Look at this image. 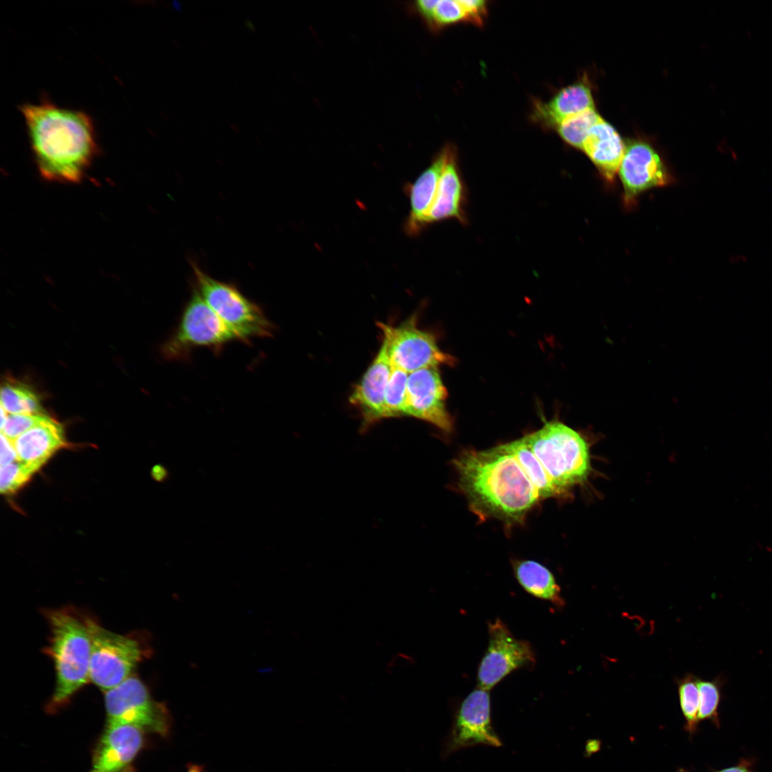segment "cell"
Segmentation results:
<instances>
[{"instance_id": "14", "label": "cell", "mask_w": 772, "mask_h": 772, "mask_svg": "<svg viewBox=\"0 0 772 772\" xmlns=\"http://www.w3.org/2000/svg\"><path fill=\"white\" fill-rule=\"evenodd\" d=\"M144 731L130 725L107 726L94 750L89 772H133L144 746Z\"/></svg>"}, {"instance_id": "16", "label": "cell", "mask_w": 772, "mask_h": 772, "mask_svg": "<svg viewBox=\"0 0 772 772\" xmlns=\"http://www.w3.org/2000/svg\"><path fill=\"white\" fill-rule=\"evenodd\" d=\"M455 149L445 145L430 164L412 183L405 187L410 202V214L405 223L407 235L414 237L427 227V217L433 204L443 169Z\"/></svg>"}, {"instance_id": "19", "label": "cell", "mask_w": 772, "mask_h": 772, "mask_svg": "<svg viewBox=\"0 0 772 772\" xmlns=\"http://www.w3.org/2000/svg\"><path fill=\"white\" fill-rule=\"evenodd\" d=\"M13 441L18 460L34 472L66 445L62 425L47 415Z\"/></svg>"}, {"instance_id": "34", "label": "cell", "mask_w": 772, "mask_h": 772, "mask_svg": "<svg viewBox=\"0 0 772 772\" xmlns=\"http://www.w3.org/2000/svg\"><path fill=\"white\" fill-rule=\"evenodd\" d=\"M717 772H752L743 762L739 765L728 767Z\"/></svg>"}, {"instance_id": "3", "label": "cell", "mask_w": 772, "mask_h": 772, "mask_svg": "<svg viewBox=\"0 0 772 772\" xmlns=\"http://www.w3.org/2000/svg\"><path fill=\"white\" fill-rule=\"evenodd\" d=\"M50 639L47 653L55 668L56 685L49 703L57 708L89 679L91 641L84 617L64 608L44 612Z\"/></svg>"}, {"instance_id": "22", "label": "cell", "mask_w": 772, "mask_h": 772, "mask_svg": "<svg viewBox=\"0 0 772 772\" xmlns=\"http://www.w3.org/2000/svg\"><path fill=\"white\" fill-rule=\"evenodd\" d=\"M1 407L9 414H43L39 395L18 380H7L1 385Z\"/></svg>"}, {"instance_id": "37", "label": "cell", "mask_w": 772, "mask_h": 772, "mask_svg": "<svg viewBox=\"0 0 772 772\" xmlns=\"http://www.w3.org/2000/svg\"><path fill=\"white\" fill-rule=\"evenodd\" d=\"M677 772H688V771H686V770H684V769H682V768H681V769H680L679 771H678Z\"/></svg>"}, {"instance_id": "15", "label": "cell", "mask_w": 772, "mask_h": 772, "mask_svg": "<svg viewBox=\"0 0 772 772\" xmlns=\"http://www.w3.org/2000/svg\"><path fill=\"white\" fill-rule=\"evenodd\" d=\"M392 367L386 345L382 342L377 355L349 399L361 413L363 430L383 419L385 395Z\"/></svg>"}, {"instance_id": "8", "label": "cell", "mask_w": 772, "mask_h": 772, "mask_svg": "<svg viewBox=\"0 0 772 772\" xmlns=\"http://www.w3.org/2000/svg\"><path fill=\"white\" fill-rule=\"evenodd\" d=\"M84 619L91 641L89 679L105 692L132 676L144 652L137 639Z\"/></svg>"}, {"instance_id": "18", "label": "cell", "mask_w": 772, "mask_h": 772, "mask_svg": "<svg viewBox=\"0 0 772 772\" xmlns=\"http://www.w3.org/2000/svg\"><path fill=\"white\" fill-rule=\"evenodd\" d=\"M595 109L591 89L580 80L558 91L549 101L534 103L532 119L548 128H557L567 119Z\"/></svg>"}, {"instance_id": "36", "label": "cell", "mask_w": 772, "mask_h": 772, "mask_svg": "<svg viewBox=\"0 0 772 772\" xmlns=\"http://www.w3.org/2000/svg\"><path fill=\"white\" fill-rule=\"evenodd\" d=\"M8 412L2 407H1V428L4 426L8 417Z\"/></svg>"}, {"instance_id": "5", "label": "cell", "mask_w": 772, "mask_h": 772, "mask_svg": "<svg viewBox=\"0 0 772 772\" xmlns=\"http://www.w3.org/2000/svg\"><path fill=\"white\" fill-rule=\"evenodd\" d=\"M199 293L236 336L237 340L249 343L252 338L269 337L274 325L262 308L246 297L234 284L220 282L191 263Z\"/></svg>"}, {"instance_id": "13", "label": "cell", "mask_w": 772, "mask_h": 772, "mask_svg": "<svg viewBox=\"0 0 772 772\" xmlns=\"http://www.w3.org/2000/svg\"><path fill=\"white\" fill-rule=\"evenodd\" d=\"M447 390L437 367L409 373L405 415L426 421L449 432L452 417L446 407Z\"/></svg>"}, {"instance_id": "1", "label": "cell", "mask_w": 772, "mask_h": 772, "mask_svg": "<svg viewBox=\"0 0 772 772\" xmlns=\"http://www.w3.org/2000/svg\"><path fill=\"white\" fill-rule=\"evenodd\" d=\"M20 109L40 176L51 182L79 183L97 153L91 117L48 102Z\"/></svg>"}, {"instance_id": "11", "label": "cell", "mask_w": 772, "mask_h": 772, "mask_svg": "<svg viewBox=\"0 0 772 772\" xmlns=\"http://www.w3.org/2000/svg\"><path fill=\"white\" fill-rule=\"evenodd\" d=\"M618 173L623 187V204L628 209L645 192L675 181L658 150L642 139H633L625 144Z\"/></svg>"}, {"instance_id": "6", "label": "cell", "mask_w": 772, "mask_h": 772, "mask_svg": "<svg viewBox=\"0 0 772 772\" xmlns=\"http://www.w3.org/2000/svg\"><path fill=\"white\" fill-rule=\"evenodd\" d=\"M236 340L194 287L176 330L163 345L162 352L167 360H184L194 348L207 347L218 352Z\"/></svg>"}, {"instance_id": "31", "label": "cell", "mask_w": 772, "mask_h": 772, "mask_svg": "<svg viewBox=\"0 0 772 772\" xmlns=\"http://www.w3.org/2000/svg\"><path fill=\"white\" fill-rule=\"evenodd\" d=\"M1 465H6L18 460L14 441L1 433Z\"/></svg>"}, {"instance_id": "10", "label": "cell", "mask_w": 772, "mask_h": 772, "mask_svg": "<svg viewBox=\"0 0 772 772\" xmlns=\"http://www.w3.org/2000/svg\"><path fill=\"white\" fill-rule=\"evenodd\" d=\"M488 643L477 670V686L490 691L513 671L531 669L536 657L531 643L517 638L497 618L488 624Z\"/></svg>"}, {"instance_id": "21", "label": "cell", "mask_w": 772, "mask_h": 772, "mask_svg": "<svg viewBox=\"0 0 772 772\" xmlns=\"http://www.w3.org/2000/svg\"><path fill=\"white\" fill-rule=\"evenodd\" d=\"M512 567L516 580L526 593L559 609L565 606L561 588L545 566L532 560H517L513 562Z\"/></svg>"}, {"instance_id": "25", "label": "cell", "mask_w": 772, "mask_h": 772, "mask_svg": "<svg viewBox=\"0 0 772 772\" xmlns=\"http://www.w3.org/2000/svg\"><path fill=\"white\" fill-rule=\"evenodd\" d=\"M725 679L718 676L712 680L698 679L699 690L698 720L711 721L719 726L718 710L721 700L722 688Z\"/></svg>"}, {"instance_id": "27", "label": "cell", "mask_w": 772, "mask_h": 772, "mask_svg": "<svg viewBox=\"0 0 772 772\" xmlns=\"http://www.w3.org/2000/svg\"><path fill=\"white\" fill-rule=\"evenodd\" d=\"M34 472L19 460L6 465H1L0 490L1 493L14 492L23 485Z\"/></svg>"}, {"instance_id": "4", "label": "cell", "mask_w": 772, "mask_h": 772, "mask_svg": "<svg viewBox=\"0 0 772 772\" xmlns=\"http://www.w3.org/2000/svg\"><path fill=\"white\" fill-rule=\"evenodd\" d=\"M525 436L562 493L587 479L590 470L589 447L578 432L553 421Z\"/></svg>"}, {"instance_id": "24", "label": "cell", "mask_w": 772, "mask_h": 772, "mask_svg": "<svg viewBox=\"0 0 772 772\" xmlns=\"http://www.w3.org/2000/svg\"><path fill=\"white\" fill-rule=\"evenodd\" d=\"M600 118L595 109H589L567 119L556 129L567 144L582 150L591 128Z\"/></svg>"}, {"instance_id": "29", "label": "cell", "mask_w": 772, "mask_h": 772, "mask_svg": "<svg viewBox=\"0 0 772 772\" xmlns=\"http://www.w3.org/2000/svg\"><path fill=\"white\" fill-rule=\"evenodd\" d=\"M462 20H465V14L458 1H438L434 14L433 28L457 23Z\"/></svg>"}, {"instance_id": "33", "label": "cell", "mask_w": 772, "mask_h": 772, "mask_svg": "<svg viewBox=\"0 0 772 772\" xmlns=\"http://www.w3.org/2000/svg\"><path fill=\"white\" fill-rule=\"evenodd\" d=\"M728 261L732 265H741L748 262L747 257L741 253H733L728 257Z\"/></svg>"}, {"instance_id": "28", "label": "cell", "mask_w": 772, "mask_h": 772, "mask_svg": "<svg viewBox=\"0 0 772 772\" xmlns=\"http://www.w3.org/2000/svg\"><path fill=\"white\" fill-rule=\"evenodd\" d=\"M45 414H9L1 433L11 440L39 424Z\"/></svg>"}, {"instance_id": "32", "label": "cell", "mask_w": 772, "mask_h": 772, "mask_svg": "<svg viewBox=\"0 0 772 772\" xmlns=\"http://www.w3.org/2000/svg\"><path fill=\"white\" fill-rule=\"evenodd\" d=\"M437 0H420L415 2V8L430 26L433 27L434 14Z\"/></svg>"}, {"instance_id": "30", "label": "cell", "mask_w": 772, "mask_h": 772, "mask_svg": "<svg viewBox=\"0 0 772 772\" xmlns=\"http://www.w3.org/2000/svg\"><path fill=\"white\" fill-rule=\"evenodd\" d=\"M464 14L465 21L480 26L487 13V3L483 0L458 1Z\"/></svg>"}, {"instance_id": "17", "label": "cell", "mask_w": 772, "mask_h": 772, "mask_svg": "<svg viewBox=\"0 0 772 772\" xmlns=\"http://www.w3.org/2000/svg\"><path fill=\"white\" fill-rule=\"evenodd\" d=\"M467 189L459 169L455 150L450 154L441 174L435 197L427 217V227L446 219L468 222L466 213Z\"/></svg>"}, {"instance_id": "12", "label": "cell", "mask_w": 772, "mask_h": 772, "mask_svg": "<svg viewBox=\"0 0 772 772\" xmlns=\"http://www.w3.org/2000/svg\"><path fill=\"white\" fill-rule=\"evenodd\" d=\"M489 692L477 686L459 704L444 743L445 756L475 745L502 746L492 724Z\"/></svg>"}, {"instance_id": "20", "label": "cell", "mask_w": 772, "mask_h": 772, "mask_svg": "<svg viewBox=\"0 0 772 772\" xmlns=\"http://www.w3.org/2000/svg\"><path fill=\"white\" fill-rule=\"evenodd\" d=\"M625 148L618 132L601 117L591 128L582 151L595 165L603 179L612 185L615 183Z\"/></svg>"}, {"instance_id": "26", "label": "cell", "mask_w": 772, "mask_h": 772, "mask_svg": "<svg viewBox=\"0 0 772 772\" xmlns=\"http://www.w3.org/2000/svg\"><path fill=\"white\" fill-rule=\"evenodd\" d=\"M408 375L401 369L392 367L385 395L383 419L405 415Z\"/></svg>"}, {"instance_id": "35", "label": "cell", "mask_w": 772, "mask_h": 772, "mask_svg": "<svg viewBox=\"0 0 772 772\" xmlns=\"http://www.w3.org/2000/svg\"><path fill=\"white\" fill-rule=\"evenodd\" d=\"M186 772H208V771H206V769L203 766H202L200 765H197V764H195V763H190V764L188 765Z\"/></svg>"}, {"instance_id": "7", "label": "cell", "mask_w": 772, "mask_h": 772, "mask_svg": "<svg viewBox=\"0 0 772 772\" xmlns=\"http://www.w3.org/2000/svg\"><path fill=\"white\" fill-rule=\"evenodd\" d=\"M104 705L107 726L130 725L162 737L170 733L172 718L166 706L155 701L135 676L105 691Z\"/></svg>"}, {"instance_id": "23", "label": "cell", "mask_w": 772, "mask_h": 772, "mask_svg": "<svg viewBox=\"0 0 772 772\" xmlns=\"http://www.w3.org/2000/svg\"><path fill=\"white\" fill-rule=\"evenodd\" d=\"M698 679L694 674L686 673L676 681L681 710L686 722L685 729L690 736L697 731L700 723Z\"/></svg>"}, {"instance_id": "2", "label": "cell", "mask_w": 772, "mask_h": 772, "mask_svg": "<svg viewBox=\"0 0 772 772\" xmlns=\"http://www.w3.org/2000/svg\"><path fill=\"white\" fill-rule=\"evenodd\" d=\"M454 465L470 508L481 518L520 522L542 500L508 442L463 452Z\"/></svg>"}, {"instance_id": "9", "label": "cell", "mask_w": 772, "mask_h": 772, "mask_svg": "<svg viewBox=\"0 0 772 772\" xmlns=\"http://www.w3.org/2000/svg\"><path fill=\"white\" fill-rule=\"evenodd\" d=\"M382 333L392 367L408 373L440 365H451L455 359L442 351L435 336L420 330L415 314L397 326L377 322Z\"/></svg>"}]
</instances>
